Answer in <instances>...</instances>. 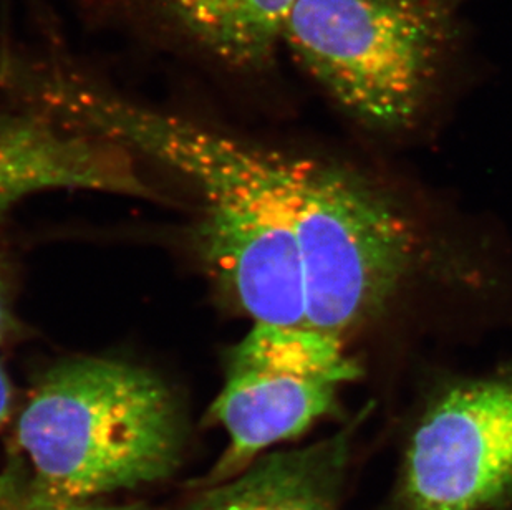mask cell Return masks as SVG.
<instances>
[{"mask_svg":"<svg viewBox=\"0 0 512 510\" xmlns=\"http://www.w3.org/2000/svg\"><path fill=\"white\" fill-rule=\"evenodd\" d=\"M27 486L58 502H90L170 477L181 459L183 414L155 373L108 358L50 368L17 421Z\"/></svg>","mask_w":512,"mask_h":510,"instance_id":"2","label":"cell"},{"mask_svg":"<svg viewBox=\"0 0 512 510\" xmlns=\"http://www.w3.org/2000/svg\"><path fill=\"white\" fill-rule=\"evenodd\" d=\"M358 375L342 338L254 323L232 350L223 390L209 408L208 418L223 426L229 444L204 484L229 481L267 449L302 436L334 413L340 388Z\"/></svg>","mask_w":512,"mask_h":510,"instance_id":"5","label":"cell"},{"mask_svg":"<svg viewBox=\"0 0 512 510\" xmlns=\"http://www.w3.org/2000/svg\"><path fill=\"white\" fill-rule=\"evenodd\" d=\"M12 405V388H10L9 376L0 365V428L7 423Z\"/></svg>","mask_w":512,"mask_h":510,"instance_id":"11","label":"cell"},{"mask_svg":"<svg viewBox=\"0 0 512 510\" xmlns=\"http://www.w3.org/2000/svg\"><path fill=\"white\" fill-rule=\"evenodd\" d=\"M5 323H7V317H5L4 289H2V279H0V340L4 335Z\"/></svg>","mask_w":512,"mask_h":510,"instance_id":"12","label":"cell"},{"mask_svg":"<svg viewBox=\"0 0 512 510\" xmlns=\"http://www.w3.org/2000/svg\"><path fill=\"white\" fill-rule=\"evenodd\" d=\"M385 510H512V378L459 383L426 405Z\"/></svg>","mask_w":512,"mask_h":510,"instance_id":"6","label":"cell"},{"mask_svg":"<svg viewBox=\"0 0 512 510\" xmlns=\"http://www.w3.org/2000/svg\"><path fill=\"white\" fill-rule=\"evenodd\" d=\"M39 97L93 136L140 150L193 181L204 203L201 246L254 323L305 327L304 272L285 156L146 110L50 73Z\"/></svg>","mask_w":512,"mask_h":510,"instance_id":"1","label":"cell"},{"mask_svg":"<svg viewBox=\"0 0 512 510\" xmlns=\"http://www.w3.org/2000/svg\"><path fill=\"white\" fill-rule=\"evenodd\" d=\"M304 272L305 327L342 338L397 292L415 257L408 222L339 169L285 156Z\"/></svg>","mask_w":512,"mask_h":510,"instance_id":"4","label":"cell"},{"mask_svg":"<svg viewBox=\"0 0 512 510\" xmlns=\"http://www.w3.org/2000/svg\"><path fill=\"white\" fill-rule=\"evenodd\" d=\"M299 0H161L174 22L219 62L254 72L266 68L284 40Z\"/></svg>","mask_w":512,"mask_h":510,"instance_id":"9","label":"cell"},{"mask_svg":"<svg viewBox=\"0 0 512 510\" xmlns=\"http://www.w3.org/2000/svg\"><path fill=\"white\" fill-rule=\"evenodd\" d=\"M0 510H146L141 506H113L100 501L58 502L39 496L25 482L14 461L0 472Z\"/></svg>","mask_w":512,"mask_h":510,"instance_id":"10","label":"cell"},{"mask_svg":"<svg viewBox=\"0 0 512 510\" xmlns=\"http://www.w3.org/2000/svg\"><path fill=\"white\" fill-rule=\"evenodd\" d=\"M352 431L342 429L305 448L262 454L236 477L209 486L186 510H340Z\"/></svg>","mask_w":512,"mask_h":510,"instance_id":"7","label":"cell"},{"mask_svg":"<svg viewBox=\"0 0 512 510\" xmlns=\"http://www.w3.org/2000/svg\"><path fill=\"white\" fill-rule=\"evenodd\" d=\"M100 150L95 141L60 135L40 116L0 121V214L39 189H143L130 171L118 169Z\"/></svg>","mask_w":512,"mask_h":510,"instance_id":"8","label":"cell"},{"mask_svg":"<svg viewBox=\"0 0 512 510\" xmlns=\"http://www.w3.org/2000/svg\"><path fill=\"white\" fill-rule=\"evenodd\" d=\"M461 0H299L284 42L342 108L410 125L459 34Z\"/></svg>","mask_w":512,"mask_h":510,"instance_id":"3","label":"cell"}]
</instances>
